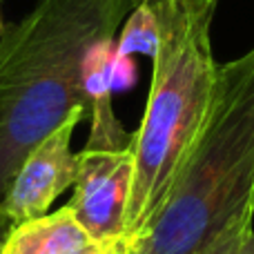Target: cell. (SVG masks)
I'll return each mask as SVG.
<instances>
[{
    "label": "cell",
    "mask_w": 254,
    "mask_h": 254,
    "mask_svg": "<svg viewBox=\"0 0 254 254\" xmlns=\"http://www.w3.org/2000/svg\"><path fill=\"white\" fill-rule=\"evenodd\" d=\"M252 221H254V205L243 207L230 223H225L214 237H210L192 254H239L248 232L252 230Z\"/></svg>",
    "instance_id": "cell-9"
},
{
    "label": "cell",
    "mask_w": 254,
    "mask_h": 254,
    "mask_svg": "<svg viewBox=\"0 0 254 254\" xmlns=\"http://www.w3.org/2000/svg\"><path fill=\"white\" fill-rule=\"evenodd\" d=\"M136 83V67L131 63V56H116L114 67H112V85L114 92L129 89Z\"/></svg>",
    "instance_id": "cell-10"
},
{
    "label": "cell",
    "mask_w": 254,
    "mask_h": 254,
    "mask_svg": "<svg viewBox=\"0 0 254 254\" xmlns=\"http://www.w3.org/2000/svg\"><path fill=\"white\" fill-rule=\"evenodd\" d=\"M254 205V47L216 67L207 112L136 254H192Z\"/></svg>",
    "instance_id": "cell-2"
},
{
    "label": "cell",
    "mask_w": 254,
    "mask_h": 254,
    "mask_svg": "<svg viewBox=\"0 0 254 254\" xmlns=\"http://www.w3.org/2000/svg\"><path fill=\"white\" fill-rule=\"evenodd\" d=\"M129 0H38L0 36V201L25 156L85 107L87 49L114 38Z\"/></svg>",
    "instance_id": "cell-1"
},
{
    "label": "cell",
    "mask_w": 254,
    "mask_h": 254,
    "mask_svg": "<svg viewBox=\"0 0 254 254\" xmlns=\"http://www.w3.org/2000/svg\"><path fill=\"white\" fill-rule=\"evenodd\" d=\"M158 20L152 85L134 131V183L125 234L147 225L174 183L179 165L207 112L216 80L212 18L219 0H147Z\"/></svg>",
    "instance_id": "cell-3"
},
{
    "label": "cell",
    "mask_w": 254,
    "mask_h": 254,
    "mask_svg": "<svg viewBox=\"0 0 254 254\" xmlns=\"http://www.w3.org/2000/svg\"><path fill=\"white\" fill-rule=\"evenodd\" d=\"M96 241L80 228L69 207L9 228L0 254H71L94 248Z\"/></svg>",
    "instance_id": "cell-7"
},
{
    "label": "cell",
    "mask_w": 254,
    "mask_h": 254,
    "mask_svg": "<svg viewBox=\"0 0 254 254\" xmlns=\"http://www.w3.org/2000/svg\"><path fill=\"white\" fill-rule=\"evenodd\" d=\"M158 47V20L152 4L147 0H138L131 13L127 16L123 34L116 40V56L145 54L152 58Z\"/></svg>",
    "instance_id": "cell-8"
},
{
    "label": "cell",
    "mask_w": 254,
    "mask_h": 254,
    "mask_svg": "<svg viewBox=\"0 0 254 254\" xmlns=\"http://www.w3.org/2000/svg\"><path fill=\"white\" fill-rule=\"evenodd\" d=\"M2 29H4V25H2V18H0V36H2Z\"/></svg>",
    "instance_id": "cell-14"
},
{
    "label": "cell",
    "mask_w": 254,
    "mask_h": 254,
    "mask_svg": "<svg viewBox=\"0 0 254 254\" xmlns=\"http://www.w3.org/2000/svg\"><path fill=\"white\" fill-rule=\"evenodd\" d=\"M92 254H136V250H134V241H131V237L123 234V237H119V239L98 243L96 250H94Z\"/></svg>",
    "instance_id": "cell-11"
},
{
    "label": "cell",
    "mask_w": 254,
    "mask_h": 254,
    "mask_svg": "<svg viewBox=\"0 0 254 254\" xmlns=\"http://www.w3.org/2000/svg\"><path fill=\"white\" fill-rule=\"evenodd\" d=\"M9 228H11V223H9L7 216H4L2 212H0V250H2V243H4V239H7Z\"/></svg>",
    "instance_id": "cell-12"
},
{
    "label": "cell",
    "mask_w": 254,
    "mask_h": 254,
    "mask_svg": "<svg viewBox=\"0 0 254 254\" xmlns=\"http://www.w3.org/2000/svg\"><path fill=\"white\" fill-rule=\"evenodd\" d=\"M83 119L85 107H76L20 163L0 201V212L11 225L47 214L49 205L76 183L78 158L71 152V136Z\"/></svg>",
    "instance_id": "cell-5"
},
{
    "label": "cell",
    "mask_w": 254,
    "mask_h": 254,
    "mask_svg": "<svg viewBox=\"0 0 254 254\" xmlns=\"http://www.w3.org/2000/svg\"><path fill=\"white\" fill-rule=\"evenodd\" d=\"M76 158L74 196L67 207L96 243L123 237L134 183L131 145L123 149H83Z\"/></svg>",
    "instance_id": "cell-4"
},
{
    "label": "cell",
    "mask_w": 254,
    "mask_h": 254,
    "mask_svg": "<svg viewBox=\"0 0 254 254\" xmlns=\"http://www.w3.org/2000/svg\"><path fill=\"white\" fill-rule=\"evenodd\" d=\"M116 58V40L103 38L87 49L83 61L85 112L89 119V138L83 149H123L131 145L134 134L114 114V85L112 67Z\"/></svg>",
    "instance_id": "cell-6"
},
{
    "label": "cell",
    "mask_w": 254,
    "mask_h": 254,
    "mask_svg": "<svg viewBox=\"0 0 254 254\" xmlns=\"http://www.w3.org/2000/svg\"><path fill=\"white\" fill-rule=\"evenodd\" d=\"M239 254H254V230L248 232V237H246V241H243L241 252Z\"/></svg>",
    "instance_id": "cell-13"
}]
</instances>
